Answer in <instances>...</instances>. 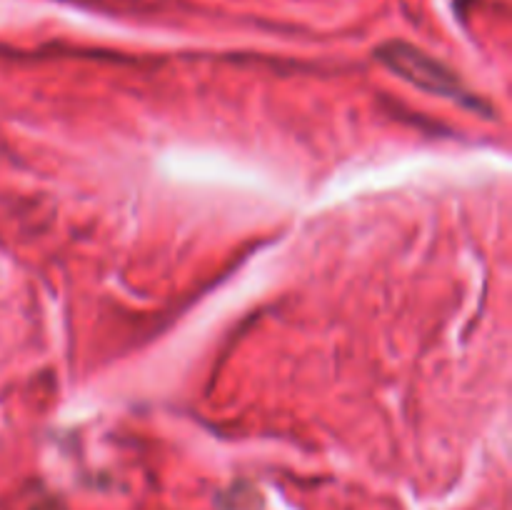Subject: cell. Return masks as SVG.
Segmentation results:
<instances>
[{
  "label": "cell",
  "mask_w": 512,
  "mask_h": 510,
  "mask_svg": "<svg viewBox=\"0 0 512 510\" xmlns=\"http://www.w3.org/2000/svg\"><path fill=\"white\" fill-rule=\"evenodd\" d=\"M375 55L393 73H398L400 78L418 85V88L428 90V93L453 98L458 103L468 105V108H478L480 105L478 98L460 83L458 75L443 60L433 58L430 53L420 50L418 45H410L405 40H388V43H383L375 50ZM480 108H485V105H480Z\"/></svg>",
  "instance_id": "obj_1"
}]
</instances>
